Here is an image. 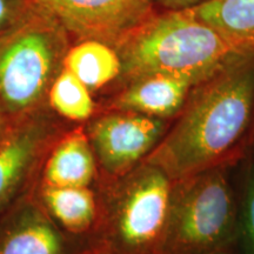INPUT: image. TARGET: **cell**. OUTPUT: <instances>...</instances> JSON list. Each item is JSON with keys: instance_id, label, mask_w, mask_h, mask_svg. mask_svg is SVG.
I'll use <instances>...</instances> for the list:
<instances>
[{"instance_id": "obj_1", "label": "cell", "mask_w": 254, "mask_h": 254, "mask_svg": "<svg viewBox=\"0 0 254 254\" xmlns=\"http://www.w3.org/2000/svg\"><path fill=\"white\" fill-rule=\"evenodd\" d=\"M254 142V52L240 53L190 88L144 163L172 182L218 166H237Z\"/></svg>"}, {"instance_id": "obj_2", "label": "cell", "mask_w": 254, "mask_h": 254, "mask_svg": "<svg viewBox=\"0 0 254 254\" xmlns=\"http://www.w3.org/2000/svg\"><path fill=\"white\" fill-rule=\"evenodd\" d=\"M114 50L122 64L118 87L155 74L196 85L240 55L190 8L155 11Z\"/></svg>"}, {"instance_id": "obj_3", "label": "cell", "mask_w": 254, "mask_h": 254, "mask_svg": "<svg viewBox=\"0 0 254 254\" xmlns=\"http://www.w3.org/2000/svg\"><path fill=\"white\" fill-rule=\"evenodd\" d=\"M71 45L58 21L32 1L0 31V114L9 126L50 109L49 91Z\"/></svg>"}, {"instance_id": "obj_4", "label": "cell", "mask_w": 254, "mask_h": 254, "mask_svg": "<svg viewBox=\"0 0 254 254\" xmlns=\"http://www.w3.org/2000/svg\"><path fill=\"white\" fill-rule=\"evenodd\" d=\"M93 187L98 218L86 239L91 254H161L173 187L166 173L142 161Z\"/></svg>"}, {"instance_id": "obj_5", "label": "cell", "mask_w": 254, "mask_h": 254, "mask_svg": "<svg viewBox=\"0 0 254 254\" xmlns=\"http://www.w3.org/2000/svg\"><path fill=\"white\" fill-rule=\"evenodd\" d=\"M237 166L209 168L173 182L161 254H234Z\"/></svg>"}, {"instance_id": "obj_6", "label": "cell", "mask_w": 254, "mask_h": 254, "mask_svg": "<svg viewBox=\"0 0 254 254\" xmlns=\"http://www.w3.org/2000/svg\"><path fill=\"white\" fill-rule=\"evenodd\" d=\"M73 125L49 109L11 126L0 145V217L37 192L51 148Z\"/></svg>"}, {"instance_id": "obj_7", "label": "cell", "mask_w": 254, "mask_h": 254, "mask_svg": "<svg viewBox=\"0 0 254 254\" xmlns=\"http://www.w3.org/2000/svg\"><path fill=\"white\" fill-rule=\"evenodd\" d=\"M168 125L170 120L129 111H97L84 124L97 161V182H113L134 170L160 141Z\"/></svg>"}, {"instance_id": "obj_8", "label": "cell", "mask_w": 254, "mask_h": 254, "mask_svg": "<svg viewBox=\"0 0 254 254\" xmlns=\"http://www.w3.org/2000/svg\"><path fill=\"white\" fill-rule=\"evenodd\" d=\"M58 21L72 44L98 40L113 49L157 11L154 0H31Z\"/></svg>"}, {"instance_id": "obj_9", "label": "cell", "mask_w": 254, "mask_h": 254, "mask_svg": "<svg viewBox=\"0 0 254 254\" xmlns=\"http://www.w3.org/2000/svg\"><path fill=\"white\" fill-rule=\"evenodd\" d=\"M0 254L91 253L86 239L57 225L36 192L0 217Z\"/></svg>"}, {"instance_id": "obj_10", "label": "cell", "mask_w": 254, "mask_h": 254, "mask_svg": "<svg viewBox=\"0 0 254 254\" xmlns=\"http://www.w3.org/2000/svg\"><path fill=\"white\" fill-rule=\"evenodd\" d=\"M192 82L168 75H146L118 87L97 111H129L171 120L179 113L189 97Z\"/></svg>"}, {"instance_id": "obj_11", "label": "cell", "mask_w": 254, "mask_h": 254, "mask_svg": "<svg viewBox=\"0 0 254 254\" xmlns=\"http://www.w3.org/2000/svg\"><path fill=\"white\" fill-rule=\"evenodd\" d=\"M98 166L84 124L73 125L60 136L47 155L40 185L93 187Z\"/></svg>"}, {"instance_id": "obj_12", "label": "cell", "mask_w": 254, "mask_h": 254, "mask_svg": "<svg viewBox=\"0 0 254 254\" xmlns=\"http://www.w3.org/2000/svg\"><path fill=\"white\" fill-rule=\"evenodd\" d=\"M37 195L62 230L71 236L87 239L98 218V196L94 187H55L39 184Z\"/></svg>"}, {"instance_id": "obj_13", "label": "cell", "mask_w": 254, "mask_h": 254, "mask_svg": "<svg viewBox=\"0 0 254 254\" xmlns=\"http://www.w3.org/2000/svg\"><path fill=\"white\" fill-rule=\"evenodd\" d=\"M190 9L237 52H254V0H208Z\"/></svg>"}, {"instance_id": "obj_14", "label": "cell", "mask_w": 254, "mask_h": 254, "mask_svg": "<svg viewBox=\"0 0 254 254\" xmlns=\"http://www.w3.org/2000/svg\"><path fill=\"white\" fill-rule=\"evenodd\" d=\"M64 67L74 74L92 93L114 84L122 72L117 51L98 40L73 43L64 59Z\"/></svg>"}, {"instance_id": "obj_15", "label": "cell", "mask_w": 254, "mask_h": 254, "mask_svg": "<svg viewBox=\"0 0 254 254\" xmlns=\"http://www.w3.org/2000/svg\"><path fill=\"white\" fill-rule=\"evenodd\" d=\"M47 105L56 116L74 125L87 123L98 110L93 93L65 67L50 88Z\"/></svg>"}, {"instance_id": "obj_16", "label": "cell", "mask_w": 254, "mask_h": 254, "mask_svg": "<svg viewBox=\"0 0 254 254\" xmlns=\"http://www.w3.org/2000/svg\"><path fill=\"white\" fill-rule=\"evenodd\" d=\"M236 182L238 224L234 254H254V158L246 155L239 165Z\"/></svg>"}, {"instance_id": "obj_17", "label": "cell", "mask_w": 254, "mask_h": 254, "mask_svg": "<svg viewBox=\"0 0 254 254\" xmlns=\"http://www.w3.org/2000/svg\"><path fill=\"white\" fill-rule=\"evenodd\" d=\"M30 2L31 0H0V31L13 24Z\"/></svg>"}, {"instance_id": "obj_18", "label": "cell", "mask_w": 254, "mask_h": 254, "mask_svg": "<svg viewBox=\"0 0 254 254\" xmlns=\"http://www.w3.org/2000/svg\"><path fill=\"white\" fill-rule=\"evenodd\" d=\"M157 7L160 9H187L195 7L208 0H154Z\"/></svg>"}, {"instance_id": "obj_19", "label": "cell", "mask_w": 254, "mask_h": 254, "mask_svg": "<svg viewBox=\"0 0 254 254\" xmlns=\"http://www.w3.org/2000/svg\"><path fill=\"white\" fill-rule=\"evenodd\" d=\"M9 128H11V126L6 123V120L0 114V145H1V142L4 141L6 135H7Z\"/></svg>"}, {"instance_id": "obj_20", "label": "cell", "mask_w": 254, "mask_h": 254, "mask_svg": "<svg viewBox=\"0 0 254 254\" xmlns=\"http://www.w3.org/2000/svg\"><path fill=\"white\" fill-rule=\"evenodd\" d=\"M206 254H233L232 252H214V253H206Z\"/></svg>"}, {"instance_id": "obj_21", "label": "cell", "mask_w": 254, "mask_h": 254, "mask_svg": "<svg viewBox=\"0 0 254 254\" xmlns=\"http://www.w3.org/2000/svg\"><path fill=\"white\" fill-rule=\"evenodd\" d=\"M251 153H252L253 158H254V142H253V146H252V148H251Z\"/></svg>"}]
</instances>
